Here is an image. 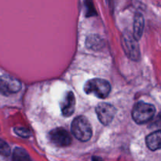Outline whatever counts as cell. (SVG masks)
Returning <instances> with one entry per match:
<instances>
[{"mask_svg":"<svg viewBox=\"0 0 161 161\" xmlns=\"http://www.w3.org/2000/svg\"><path fill=\"white\" fill-rule=\"evenodd\" d=\"M13 159L14 160H29L30 157L25 150L20 148H16L14 149Z\"/></svg>","mask_w":161,"mask_h":161,"instance_id":"obj_10","label":"cell"},{"mask_svg":"<svg viewBox=\"0 0 161 161\" xmlns=\"http://www.w3.org/2000/svg\"><path fill=\"white\" fill-rule=\"evenodd\" d=\"M50 142L58 147H66L72 142V138L69 132L62 127L53 129L49 134Z\"/></svg>","mask_w":161,"mask_h":161,"instance_id":"obj_5","label":"cell"},{"mask_svg":"<svg viewBox=\"0 0 161 161\" xmlns=\"http://www.w3.org/2000/svg\"><path fill=\"white\" fill-rule=\"evenodd\" d=\"M84 91L87 94H93L98 98H105L111 91V85L107 80L93 79L86 83Z\"/></svg>","mask_w":161,"mask_h":161,"instance_id":"obj_2","label":"cell"},{"mask_svg":"<svg viewBox=\"0 0 161 161\" xmlns=\"http://www.w3.org/2000/svg\"><path fill=\"white\" fill-rule=\"evenodd\" d=\"M14 132L22 138H28L30 136L29 130H27L26 128H23V127H15Z\"/></svg>","mask_w":161,"mask_h":161,"instance_id":"obj_12","label":"cell"},{"mask_svg":"<svg viewBox=\"0 0 161 161\" xmlns=\"http://www.w3.org/2000/svg\"><path fill=\"white\" fill-rule=\"evenodd\" d=\"M160 139L161 132L160 130L153 132L146 137V146L150 150L155 151L160 149Z\"/></svg>","mask_w":161,"mask_h":161,"instance_id":"obj_8","label":"cell"},{"mask_svg":"<svg viewBox=\"0 0 161 161\" xmlns=\"http://www.w3.org/2000/svg\"><path fill=\"white\" fill-rule=\"evenodd\" d=\"M144 28V18L141 14H136L134 23V36L136 40L141 39Z\"/></svg>","mask_w":161,"mask_h":161,"instance_id":"obj_9","label":"cell"},{"mask_svg":"<svg viewBox=\"0 0 161 161\" xmlns=\"http://www.w3.org/2000/svg\"><path fill=\"white\" fill-rule=\"evenodd\" d=\"M75 98L72 91H69L64 95V99L61 103V109L64 116H72L75 111Z\"/></svg>","mask_w":161,"mask_h":161,"instance_id":"obj_7","label":"cell"},{"mask_svg":"<svg viewBox=\"0 0 161 161\" xmlns=\"http://www.w3.org/2000/svg\"><path fill=\"white\" fill-rule=\"evenodd\" d=\"M96 113L102 124L108 125L114 119L116 110L113 105L108 103H101L96 107Z\"/></svg>","mask_w":161,"mask_h":161,"instance_id":"obj_6","label":"cell"},{"mask_svg":"<svg viewBox=\"0 0 161 161\" xmlns=\"http://www.w3.org/2000/svg\"><path fill=\"white\" fill-rule=\"evenodd\" d=\"M21 89V83L9 75H0V94L5 96L16 94Z\"/></svg>","mask_w":161,"mask_h":161,"instance_id":"obj_4","label":"cell"},{"mask_svg":"<svg viewBox=\"0 0 161 161\" xmlns=\"http://www.w3.org/2000/svg\"><path fill=\"white\" fill-rule=\"evenodd\" d=\"M10 154V148L9 145L0 138V155L8 157Z\"/></svg>","mask_w":161,"mask_h":161,"instance_id":"obj_11","label":"cell"},{"mask_svg":"<svg viewBox=\"0 0 161 161\" xmlns=\"http://www.w3.org/2000/svg\"><path fill=\"white\" fill-rule=\"evenodd\" d=\"M71 130L74 136L81 142H87L92 136V127L89 120L83 116H77L72 121Z\"/></svg>","mask_w":161,"mask_h":161,"instance_id":"obj_1","label":"cell"},{"mask_svg":"<svg viewBox=\"0 0 161 161\" xmlns=\"http://www.w3.org/2000/svg\"><path fill=\"white\" fill-rule=\"evenodd\" d=\"M156 113V108L153 105L139 102L134 106L132 110L133 119L138 124H144L149 122Z\"/></svg>","mask_w":161,"mask_h":161,"instance_id":"obj_3","label":"cell"}]
</instances>
